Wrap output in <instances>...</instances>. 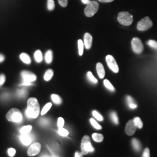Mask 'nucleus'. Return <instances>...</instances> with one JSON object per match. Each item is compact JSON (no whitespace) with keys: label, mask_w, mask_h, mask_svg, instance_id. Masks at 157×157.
<instances>
[{"label":"nucleus","mask_w":157,"mask_h":157,"mask_svg":"<svg viewBox=\"0 0 157 157\" xmlns=\"http://www.w3.org/2000/svg\"><path fill=\"white\" fill-rule=\"evenodd\" d=\"M133 121L135 122V124L136 125V126L139 128V129H141L143 126V122L141 121L140 118L139 117H136V118L133 119Z\"/></svg>","instance_id":"obj_29"},{"label":"nucleus","mask_w":157,"mask_h":157,"mask_svg":"<svg viewBox=\"0 0 157 157\" xmlns=\"http://www.w3.org/2000/svg\"><path fill=\"white\" fill-rule=\"evenodd\" d=\"M34 59L37 62H41L43 60V55L40 50L36 51L34 53Z\"/></svg>","instance_id":"obj_21"},{"label":"nucleus","mask_w":157,"mask_h":157,"mask_svg":"<svg viewBox=\"0 0 157 157\" xmlns=\"http://www.w3.org/2000/svg\"><path fill=\"white\" fill-rule=\"evenodd\" d=\"M47 8L49 11H52L55 8V2L54 0H47Z\"/></svg>","instance_id":"obj_32"},{"label":"nucleus","mask_w":157,"mask_h":157,"mask_svg":"<svg viewBox=\"0 0 157 157\" xmlns=\"http://www.w3.org/2000/svg\"><path fill=\"white\" fill-rule=\"evenodd\" d=\"M6 118L9 122L18 123L22 121V113L17 108H12L6 113Z\"/></svg>","instance_id":"obj_2"},{"label":"nucleus","mask_w":157,"mask_h":157,"mask_svg":"<svg viewBox=\"0 0 157 157\" xmlns=\"http://www.w3.org/2000/svg\"><path fill=\"white\" fill-rule=\"evenodd\" d=\"M65 124V121L63 118L59 117L58 119V122H57V125L58 126V128H63Z\"/></svg>","instance_id":"obj_35"},{"label":"nucleus","mask_w":157,"mask_h":157,"mask_svg":"<svg viewBox=\"0 0 157 157\" xmlns=\"http://www.w3.org/2000/svg\"><path fill=\"white\" fill-rule=\"evenodd\" d=\"M92 114H93V116L96 119H97L98 121H103V119H104L103 117L101 115L99 112H97V111H93L92 112Z\"/></svg>","instance_id":"obj_33"},{"label":"nucleus","mask_w":157,"mask_h":157,"mask_svg":"<svg viewBox=\"0 0 157 157\" xmlns=\"http://www.w3.org/2000/svg\"><path fill=\"white\" fill-rule=\"evenodd\" d=\"M90 0H82V2L84 4H88L89 2H90Z\"/></svg>","instance_id":"obj_43"},{"label":"nucleus","mask_w":157,"mask_h":157,"mask_svg":"<svg viewBox=\"0 0 157 157\" xmlns=\"http://www.w3.org/2000/svg\"><path fill=\"white\" fill-rule=\"evenodd\" d=\"M83 154L78 152H76L75 154V157H82Z\"/></svg>","instance_id":"obj_41"},{"label":"nucleus","mask_w":157,"mask_h":157,"mask_svg":"<svg viewBox=\"0 0 157 157\" xmlns=\"http://www.w3.org/2000/svg\"><path fill=\"white\" fill-rule=\"evenodd\" d=\"M25 93H26L25 91L23 90H19L17 91V94L19 97H23L25 94Z\"/></svg>","instance_id":"obj_40"},{"label":"nucleus","mask_w":157,"mask_h":157,"mask_svg":"<svg viewBox=\"0 0 157 157\" xmlns=\"http://www.w3.org/2000/svg\"><path fill=\"white\" fill-rule=\"evenodd\" d=\"M113 1H114V0H98V1L101 2H111Z\"/></svg>","instance_id":"obj_42"},{"label":"nucleus","mask_w":157,"mask_h":157,"mask_svg":"<svg viewBox=\"0 0 157 157\" xmlns=\"http://www.w3.org/2000/svg\"><path fill=\"white\" fill-rule=\"evenodd\" d=\"M23 81L21 85L28 86L32 84V82L35 81L37 78L36 76L33 73L28 71H23L21 73Z\"/></svg>","instance_id":"obj_6"},{"label":"nucleus","mask_w":157,"mask_h":157,"mask_svg":"<svg viewBox=\"0 0 157 157\" xmlns=\"http://www.w3.org/2000/svg\"><path fill=\"white\" fill-rule=\"evenodd\" d=\"M90 123L91 124L92 126L95 128L97 130H101L102 129V126H101L100 124H98L97 122V121H95V119H94L93 118H91L90 120Z\"/></svg>","instance_id":"obj_27"},{"label":"nucleus","mask_w":157,"mask_h":157,"mask_svg":"<svg viewBox=\"0 0 157 157\" xmlns=\"http://www.w3.org/2000/svg\"><path fill=\"white\" fill-rule=\"evenodd\" d=\"M92 138L93 140L95 141V142H97V143H101L104 140V136L100 133H93L92 135Z\"/></svg>","instance_id":"obj_16"},{"label":"nucleus","mask_w":157,"mask_h":157,"mask_svg":"<svg viewBox=\"0 0 157 157\" xmlns=\"http://www.w3.org/2000/svg\"><path fill=\"white\" fill-rule=\"evenodd\" d=\"M104 84L105 86V87L107 88V89L111 90L112 91H115V88L113 87V86H112V84L111 83V82L107 80V79H105L104 80Z\"/></svg>","instance_id":"obj_28"},{"label":"nucleus","mask_w":157,"mask_h":157,"mask_svg":"<svg viewBox=\"0 0 157 157\" xmlns=\"http://www.w3.org/2000/svg\"><path fill=\"white\" fill-rule=\"evenodd\" d=\"M54 75V72L52 69H48L46 71L44 76V78L45 81H49L52 78Z\"/></svg>","instance_id":"obj_20"},{"label":"nucleus","mask_w":157,"mask_h":157,"mask_svg":"<svg viewBox=\"0 0 157 157\" xmlns=\"http://www.w3.org/2000/svg\"><path fill=\"white\" fill-rule=\"evenodd\" d=\"M137 126L133 120H130L126 124L125 127V133L128 136H133L137 130Z\"/></svg>","instance_id":"obj_11"},{"label":"nucleus","mask_w":157,"mask_h":157,"mask_svg":"<svg viewBox=\"0 0 157 157\" xmlns=\"http://www.w3.org/2000/svg\"><path fill=\"white\" fill-rule=\"evenodd\" d=\"M96 69H97V74L98 75V76L100 77V78H103L105 77V69L103 65L100 63L98 62L97 63L96 65Z\"/></svg>","instance_id":"obj_13"},{"label":"nucleus","mask_w":157,"mask_h":157,"mask_svg":"<svg viewBox=\"0 0 157 157\" xmlns=\"http://www.w3.org/2000/svg\"><path fill=\"white\" fill-rule=\"evenodd\" d=\"M147 44L152 48L157 50V41H156L153 40H150L147 41Z\"/></svg>","instance_id":"obj_34"},{"label":"nucleus","mask_w":157,"mask_h":157,"mask_svg":"<svg viewBox=\"0 0 157 157\" xmlns=\"http://www.w3.org/2000/svg\"><path fill=\"white\" fill-rule=\"evenodd\" d=\"M45 61L47 63H50L52 61V52L51 50L47 51L45 56Z\"/></svg>","instance_id":"obj_22"},{"label":"nucleus","mask_w":157,"mask_h":157,"mask_svg":"<svg viewBox=\"0 0 157 157\" xmlns=\"http://www.w3.org/2000/svg\"><path fill=\"white\" fill-rule=\"evenodd\" d=\"M58 133L59 135L61 136H63V137H66L69 135L68 131L67 129H64L63 128H59Z\"/></svg>","instance_id":"obj_31"},{"label":"nucleus","mask_w":157,"mask_h":157,"mask_svg":"<svg viewBox=\"0 0 157 157\" xmlns=\"http://www.w3.org/2000/svg\"><path fill=\"white\" fill-rule=\"evenodd\" d=\"M118 22L124 26H130L133 20V16L128 12H121L118 13Z\"/></svg>","instance_id":"obj_4"},{"label":"nucleus","mask_w":157,"mask_h":157,"mask_svg":"<svg viewBox=\"0 0 157 157\" xmlns=\"http://www.w3.org/2000/svg\"><path fill=\"white\" fill-rule=\"evenodd\" d=\"M40 113V105L38 100L36 98H30L27 102V109L26 111V116L29 118H37Z\"/></svg>","instance_id":"obj_1"},{"label":"nucleus","mask_w":157,"mask_h":157,"mask_svg":"<svg viewBox=\"0 0 157 157\" xmlns=\"http://www.w3.org/2000/svg\"><path fill=\"white\" fill-rule=\"evenodd\" d=\"M32 129V126L31 125L25 126H23L21 128V130H20V132L22 135L28 134L31 131Z\"/></svg>","instance_id":"obj_24"},{"label":"nucleus","mask_w":157,"mask_h":157,"mask_svg":"<svg viewBox=\"0 0 157 157\" xmlns=\"http://www.w3.org/2000/svg\"><path fill=\"white\" fill-rule=\"evenodd\" d=\"M21 140L23 144L25 146H29L32 143V139L30 136L27 135V134L22 135L20 137Z\"/></svg>","instance_id":"obj_14"},{"label":"nucleus","mask_w":157,"mask_h":157,"mask_svg":"<svg viewBox=\"0 0 157 157\" xmlns=\"http://www.w3.org/2000/svg\"><path fill=\"white\" fill-rule=\"evenodd\" d=\"M87 77L88 80L90 81V82H91L93 84H97L98 82L97 79L95 78V77L93 76V75L91 72H88L87 73Z\"/></svg>","instance_id":"obj_25"},{"label":"nucleus","mask_w":157,"mask_h":157,"mask_svg":"<svg viewBox=\"0 0 157 157\" xmlns=\"http://www.w3.org/2000/svg\"><path fill=\"white\" fill-rule=\"evenodd\" d=\"M132 146L133 147V148H135L136 151H139L140 150L141 147L140 143L137 139H133L132 141Z\"/></svg>","instance_id":"obj_17"},{"label":"nucleus","mask_w":157,"mask_h":157,"mask_svg":"<svg viewBox=\"0 0 157 157\" xmlns=\"http://www.w3.org/2000/svg\"><path fill=\"white\" fill-rule=\"evenodd\" d=\"M8 155L11 157H13L16 153V150L13 148H10L8 149Z\"/></svg>","instance_id":"obj_36"},{"label":"nucleus","mask_w":157,"mask_h":157,"mask_svg":"<svg viewBox=\"0 0 157 157\" xmlns=\"http://www.w3.org/2000/svg\"><path fill=\"white\" fill-rule=\"evenodd\" d=\"M51 99L52 101L58 105H59L62 103V99L59 95L56 94H52L51 95Z\"/></svg>","instance_id":"obj_23"},{"label":"nucleus","mask_w":157,"mask_h":157,"mask_svg":"<svg viewBox=\"0 0 157 157\" xmlns=\"http://www.w3.org/2000/svg\"><path fill=\"white\" fill-rule=\"evenodd\" d=\"M99 9V4L96 1H91L87 4L84 9V13L87 17H92L95 15Z\"/></svg>","instance_id":"obj_5"},{"label":"nucleus","mask_w":157,"mask_h":157,"mask_svg":"<svg viewBox=\"0 0 157 157\" xmlns=\"http://www.w3.org/2000/svg\"><path fill=\"white\" fill-rule=\"evenodd\" d=\"M41 146L39 143H34L29 148L28 154L29 157H33L39 154Z\"/></svg>","instance_id":"obj_10"},{"label":"nucleus","mask_w":157,"mask_h":157,"mask_svg":"<svg viewBox=\"0 0 157 157\" xmlns=\"http://www.w3.org/2000/svg\"><path fill=\"white\" fill-rule=\"evenodd\" d=\"M6 81V76L2 74L0 75V86H2L5 83Z\"/></svg>","instance_id":"obj_39"},{"label":"nucleus","mask_w":157,"mask_h":157,"mask_svg":"<svg viewBox=\"0 0 157 157\" xmlns=\"http://www.w3.org/2000/svg\"><path fill=\"white\" fill-rule=\"evenodd\" d=\"M4 59H5L4 56L3 55H2V54H0V62H2V61L4 60Z\"/></svg>","instance_id":"obj_44"},{"label":"nucleus","mask_w":157,"mask_h":157,"mask_svg":"<svg viewBox=\"0 0 157 157\" xmlns=\"http://www.w3.org/2000/svg\"><path fill=\"white\" fill-rule=\"evenodd\" d=\"M110 117L112 120V122L116 124H119V119H118V115L115 112H111L110 113Z\"/></svg>","instance_id":"obj_26"},{"label":"nucleus","mask_w":157,"mask_h":157,"mask_svg":"<svg viewBox=\"0 0 157 157\" xmlns=\"http://www.w3.org/2000/svg\"><path fill=\"white\" fill-rule=\"evenodd\" d=\"M142 157H150V150L148 148H146L144 151L143 152Z\"/></svg>","instance_id":"obj_37"},{"label":"nucleus","mask_w":157,"mask_h":157,"mask_svg":"<svg viewBox=\"0 0 157 157\" xmlns=\"http://www.w3.org/2000/svg\"><path fill=\"white\" fill-rule=\"evenodd\" d=\"M47 157V156H45V157Z\"/></svg>","instance_id":"obj_45"},{"label":"nucleus","mask_w":157,"mask_h":157,"mask_svg":"<svg viewBox=\"0 0 157 157\" xmlns=\"http://www.w3.org/2000/svg\"><path fill=\"white\" fill-rule=\"evenodd\" d=\"M131 44L133 51L136 54H141L144 50V45L143 43L141 42V40L137 37H135L132 39Z\"/></svg>","instance_id":"obj_8"},{"label":"nucleus","mask_w":157,"mask_h":157,"mask_svg":"<svg viewBox=\"0 0 157 157\" xmlns=\"http://www.w3.org/2000/svg\"><path fill=\"white\" fill-rule=\"evenodd\" d=\"M78 55L80 56H82L83 54L84 43L82 40L79 39L78 41Z\"/></svg>","instance_id":"obj_19"},{"label":"nucleus","mask_w":157,"mask_h":157,"mask_svg":"<svg viewBox=\"0 0 157 157\" xmlns=\"http://www.w3.org/2000/svg\"><path fill=\"white\" fill-rule=\"evenodd\" d=\"M59 5L62 7H66L67 6L68 0H58Z\"/></svg>","instance_id":"obj_38"},{"label":"nucleus","mask_w":157,"mask_h":157,"mask_svg":"<svg viewBox=\"0 0 157 157\" xmlns=\"http://www.w3.org/2000/svg\"><path fill=\"white\" fill-rule=\"evenodd\" d=\"M152 22L149 17H145L142 19L137 25V29L139 31H146L152 26Z\"/></svg>","instance_id":"obj_7"},{"label":"nucleus","mask_w":157,"mask_h":157,"mask_svg":"<svg viewBox=\"0 0 157 157\" xmlns=\"http://www.w3.org/2000/svg\"><path fill=\"white\" fill-rule=\"evenodd\" d=\"M94 149L91 143L89 136L86 135L81 141V151L83 155H87L89 153L94 151Z\"/></svg>","instance_id":"obj_3"},{"label":"nucleus","mask_w":157,"mask_h":157,"mask_svg":"<svg viewBox=\"0 0 157 157\" xmlns=\"http://www.w3.org/2000/svg\"><path fill=\"white\" fill-rule=\"evenodd\" d=\"M20 58L23 62L26 64H29L31 62V59L30 56L26 53H22L20 55Z\"/></svg>","instance_id":"obj_18"},{"label":"nucleus","mask_w":157,"mask_h":157,"mask_svg":"<svg viewBox=\"0 0 157 157\" xmlns=\"http://www.w3.org/2000/svg\"></svg>","instance_id":"obj_46"},{"label":"nucleus","mask_w":157,"mask_h":157,"mask_svg":"<svg viewBox=\"0 0 157 157\" xmlns=\"http://www.w3.org/2000/svg\"><path fill=\"white\" fill-rule=\"evenodd\" d=\"M126 102H127V104H128V107L131 109H135L137 107V105L135 102L133 98L129 95L126 97Z\"/></svg>","instance_id":"obj_15"},{"label":"nucleus","mask_w":157,"mask_h":157,"mask_svg":"<svg viewBox=\"0 0 157 157\" xmlns=\"http://www.w3.org/2000/svg\"><path fill=\"white\" fill-rule=\"evenodd\" d=\"M92 42H93V37L89 33H86L84 36V45L85 48L87 50L90 49L92 45Z\"/></svg>","instance_id":"obj_12"},{"label":"nucleus","mask_w":157,"mask_h":157,"mask_svg":"<svg viewBox=\"0 0 157 157\" xmlns=\"http://www.w3.org/2000/svg\"><path fill=\"white\" fill-rule=\"evenodd\" d=\"M105 59H106V62L108 67H109V69L112 71V72L114 73H118L119 67L113 56L111 55H108L106 56Z\"/></svg>","instance_id":"obj_9"},{"label":"nucleus","mask_w":157,"mask_h":157,"mask_svg":"<svg viewBox=\"0 0 157 157\" xmlns=\"http://www.w3.org/2000/svg\"><path fill=\"white\" fill-rule=\"evenodd\" d=\"M51 107H52V104H51V102L47 103V104L45 105V106L43 107V109L41 110V115H44L45 113L50 109Z\"/></svg>","instance_id":"obj_30"}]
</instances>
